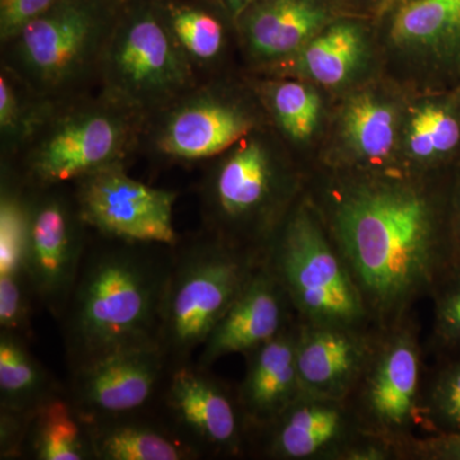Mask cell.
Returning <instances> with one entry per match:
<instances>
[{
  "mask_svg": "<svg viewBox=\"0 0 460 460\" xmlns=\"http://www.w3.org/2000/svg\"><path fill=\"white\" fill-rule=\"evenodd\" d=\"M22 459L93 460L89 423L66 392L33 411L23 438Z\"/></svg>",
  "mask_w": 460,
  "mask_h": 460,
  "instance_id": "d4e9b609",
  "label": "cell"
},
{
  "mask_svg": "<svg viewBox=\"0 0 460 460\" xmlns=\"http://www.w3.org/2000/svg\"><path fill=\"white\" fill-rule=\"evenodd\" d=\"M261 128L215 157L199 184L202 230L263 260L307 180Z\"/></svg>",
  "mask_w": 460,
  "mask_h": 460,
  "instance_id": "3957f363",
  "label": "cell"
},
{
  "mask_svg": "<svg viewBox=\"0 0 460 460\" xmlns=\"http://www.w3.org/2000/svg\"><path fill=\"white\" fill-rule=\"evenodd\" d=\"M174 246L90 230L65 307L56 320L69 372L111 354L157 344Z\"/></svg>",
  "mask_w": 460,
  "mask_h": 460,
  "instance_id": "7a4b0ae2",
  "label": "cell"
},
{
  "mask_svg": "<svg viewBox=\"0 0 460 460\" xmlns=\"http://www.w3.org/2000/svg\"><path fill=\"white\" fill-rule=\"evenodd\" d=\"M411 2H414V0H381L377 13L380 14V16L392 13L395 9L402 7V5L408 4V3Z\"/></svg>",
  "mask_w": 460,
  "mask_h": 460,
  "instance_id": "d590c367",
  "label": "cell"
},
{
  "mask_svg": "<svg viewBox=\"0 0 460 460\" xmlns=\"http://www.w3.org/2000/svg\"><path fill=\"white\" fill-rule=\"evenodd\" d=\"M423 358L420 321L413 313L381 329L370 361L345 399L362 431L395 445L398 453L420 426Z\"/></svg>",
  "mask_w": 460,
  "mask_h": 460,
  "instance_id": "9c48e42d",
  "label": "cell"
},
{
  "mask_svg": "<svg viewBox=\"0 0 460 460\" xmlns=\"http://www.w3.org/2000/svg\"><path fill=\"white\" fill-rule=\"evenodd\" d=\"M65 392L66 384L33 356L29 341L0 332V411L32 414Z\"/></svg>",
  "mask_w": 460,
  "mask_h": 460,
  "instance_id": "484cf974",
  "label": "cell"
},
{
  "mask_svg": "<svg viewBox=\"0 0 460 460\" xmlns=\"http://www.w3.org/2000/svg\"><path fill=\"white\" fill-rule=\"evenodd\" d=\"M153 411L199 460L248 456V429L237 385L195 359L169 368Z\"/></svg>",
  "mask_w": 460,
  "mask_h": 460,
  "instance_id": "8fae6325",
  "label": "cell"
},
{
  "mask_svg": "<svg viewBox=\"0 0 460 460\" xmlns=\"http://www.w3.org/2000/svg\"><path fill=\"white\" fill-rule=\"evenodd\" d=\"M262 261L202 229L181 238L174 246L157 334L169 368L193 361Z\"/></svg>",
  "mask_w": 460,
  "mask_h": 460,
  "instance_id": "5b68a950",
  "label": "cell"
},
{
  "mask_svg": "<svg viewBox=\"0 0 460 460\" xmlns=\"http://www.w3.org/2000/svg\"><path fill=\"white\" fill-rule=\"evenodd\" d=\"M146 115L102 93L58 102L25 150L2 171L31 190L75 181L126 164L141 146Z\"/></svg>",
  "mask_w": 460,
  "mask_h": 460,
  "instance_id": "277c9868",
  "label": "cell"
},
{
  "mask_svg": "<svg viewBox=\"0 0 460 460\" xmlns=\"http://www.w3.org/2000/svg\"><path fill=\"white\" fill-rule=\"evenodd\" d=\"M390 38L419 56L445 84H460V0H414L395 9Z\"/></svg>",
  "mask_w": 460,
  "mask_h": 460,
  "instance_id": "44dd1931",
  "label": "cell"
},
{
  "mask_svg": "<svg viewBox=\"0 0 460 460\" xmlns=\"http://www.w3.org/2000/svg\"><path fill=\"white\" fill-rule=\"evenodd\" d=\"M87 423L93 460H199L153 408Z\"/></svg>",
  "mask_w": 460,
  "mask_h": 460,
  "instance_id": "cb8c5ba5",
  "label": "cell"
},
{
  "mask_svg": "<svg viewBox=\"0 0 460 460\" xmlns=\"http://www.w3.org/2000/svg\"><path fill=\"white\" fill-rule=\"evenodd\" d=\"M429 298L434 314L429 349L435 358L460 356V257L441 274Z\"/></svg>",
  "mask_w": 460,
  "mask_h": 460,
  "instance_id": "4dcf8cb0",
  "label": "cell"
},
{
  "mask_svg": "<svg viewBox=\"0 0 460 460\" xmlns=\"http://www.w3.org/2000/svg\"><path fill=\"white\" fill-rule=\"evenodd\" d=\"M199 81L162 11L142 5L115 20L99 66L102 93L147 118Z\"/></svg>",
  "mask_w": 460,
  "mask_h": 460,
  "instance_id": "ba28073f",
  "label": "cell"
},
{
  "mask_svg": "<svg viewBox=\"0 0 460 460\" xmlns=\"http://www.w3.org/2000/svg\"><path fill=\"white\" fill-rule=\"evenodd\" d=\"M114 22L96 0H65L2 45V65L51 102L77 98L98 81Z\"/></svg>",
  "mask_w": 460,
  "mask_h": 460,
  "instance_id": "52a82bcc",
  "label": "cell"
},
{
  "mask_svg": "<svg viewBox=\"0 0 460 460\" xmlns=\"http://www.w3.org/2000/svg\"><path fill=\"white\" fill-rule=\"evenodd\" d=\"M402 117L395 100L366 89L345 102L339 117L341 157L332 168H387L399 164Z\"/></svg>",
  "mask_w": 460,
  "mask_h": 460,
  "instance_id": "ffe728a7",
  "label": "cell"
},
{
  "mask_svg": "<svg viewBox=\"0 0 460 460\" xmlns=\"http://www.w3.org/2000/svg\"><path fill=\"white\" fill-rule=\"evenodd\" d=\"M65 0H0V42L13 39L35 18L56 8Z\"/></svg>",
  "mask_w": 460,
  "mask_h": 460,
  "instance_id": "d6a6232c",
  "label": "cell"
},
{
  "mask_svg": "<svg viewBox=\"0 0 460 460\" xmlns=\"http://www.w3.org/2000/svg\"><path fill=\"white\" fill-rule=\"evenodd\" d=\"M376 326L313 325L299 321L296 367L302 392L345 401L376 348Z\"/></svg>",
  "mask_w": 460,
  "mask_h": 460,
  "instance_id": "e0dca14e",
  "label": "cell"
},
{
  "mask_svg": "<svg viewBox=\"0 0 460 460\" xmlns=\"http://www.w3.org/2000/svg\"><path fill=\"white\" fill-rule=\"evenodd\" d=\"M368 56V38L358 21L332 20L295 56L265 66L266 74H287L337 87L353 77Z\"/></svg>",
  "mask_w": 460,
  "mask_h": 460,
  "instance_id": "603a6c76",
  "label": "cell"
},
{
  "mask_svg": "<svg viewBox=\"0 0 460 460\" xmlns=\"http://www.w3.org/2000/svg\"><path fill=\"white\" fill-rule=\"evenodd\" d=\"M261 126L252 102L223 84L199 83L148 115L141 146L168 164L210 162Z\"/></svg>",
  "mask_w": 460,
  "mask_h": 460,
  "instance_id": "30bf717a",
  "label": "cell"
},
{
  "mask_svg": "<svg viewBox=\"0 0 460 460\" xmlns=\"http://www.w3.org/2000/svg\"><path fill=\"white\" fill-rule=\"evenodd\" d=\"M456 87H458L459 93H460V84H458V86H456Z\"/></svg>",
  "mask_w": 460,
  "mask_h": 460,
  "instance_id": "74e56055",
  "label": "cell"
},
{
  "mask_svg": "<svg viewBox=\"0 0 460 460\" xmlns=\"http://www.w3.org/2000/svg\"><path fill=\"white\" fill-rule=\"evenodd\" d=\"M296 319L286 289L262 261L206 339L196 362L213 367L224 357L246 356L278 337Z\"/></svg>",
  "mask_w": 460,
  "mask_h": 460,
  "instance_id": "2e32d148",
  "label": "cell"
},
{
  "mask_svg": "<svg viewBox=\"0 0 460 460\" xmlns=\"http://www.w3.org/2000/svg\"><path fill=\"white\" fill-rule=\"evenodd\" d=\"M262 107L288 140L310 141L320 126L323 102L313 86L290 77H271L256 86Z\"/></svg>",
  "mask_w": 460,
  "mask_h": 460,
  "instance_id": "83f0119b",
  "label": "cell"
},
{
  "mask_svg": "<svg viewBox=\"0 0 460 460\" xmlns=\"http://www.w3.org/2000/svg\"><path fill=\"white\" fill-rule=\"evenodd\" d=\"M57 104V102L39 95L20 75L2 65L0 138L5 164L13 162L25 150Z\"/></svg>",
  "mask_w": 460,
  "mask_h": 460,
  "instance_id": "4316f807",
  "label": "cell"
},
{
  "mask_svg": "<svg viewBox=\"0 0 460 460\" xmlns=\"http://www.w3.org/2000/svg\"><path fill=\"white\" fill-rule=\"evenodd\" d=\"M30 190V219L25 269L36 304L58 319L75 277L90 229L84 224L74 190L66 186Z\"/></svg>",
  "mask_w": 460,
  "mask_h": 460,
  "instance_id": "7c38bea8",
  "label": "cell"
},
{
  "mask_svg": "<svg viewBox=\"0 0 460 460\" xmlns=\"http://www.w3.org/2000/svg\"><path fill=\"white\" fill-rule=\"evenodd\" d=\"M449 213L454 251L460 257V163L450 172Z\"/></svg>",
  "mask_w": 460,
  "mask_h": 460,
  "instance_id": "e575fe53",
  "label": "cell"
},
{
  "mask_svg": "<svg viewBox=\"0 0 460 460\" xmlns=\"http://www.w3.org/2000/svg\"><path fill=\"white\" fill-rule=\"evenodd\" d=\"M401 460H460V435L414 436L399 449Z\"/></svg>",
  "mask_w": 460,
  "mask_h": 460,
  "instance_id": "836d02e7",
  "label": "cell"
},
{
  "mask_svg": "<svg viewBox=\"0 0 460 460\" xmlns=\"http://www.w3.org/2000/svg\"><path fill=\"white\" fill-rule=\"evenodd\" d=\"M299 320L278 337L247 353L246 372L237 384L239 404L250 435L265 428L302 394L296 367Z\"/></svg>",
  "mask_w": 460,
  "mask_h": 460,
  "instance_id": "d6986e66",
  "label": "cell"
},
{
  "mask_svg": "<svg viewBox=\"0 0 460 460\" xmlns=\"http://www.w3.org/2000/svg\"><path fill=\"white\" fill-rule=\"evenodd\" d=\"M401 166L426 174L450 172L460 163V93L441 89L402 118Z\"/></svg>",
  "mask_w": 460,
  "mask_h": 460,
  "instance_id": "7402d4cb",
  "label": "cell"
},
{
  "mask_svg": "<svg viewBox=\"0 0 460 460\" xmlns=\"http://www.w3.org/2000/svg\"><path fill=\"white\" fill-rule=\"evenodd\" d=\"M35 295L26 272L0 275V332L33 341L31 314Z\"/></svg>",
  "mask_w": 460,
  "mask_h": 460,
  "instance_id": "1f68e13d",
  "label": "cell"
},
{
  "mask_svg": "<svg viewBox=\"0 0 460 460\" xmlns=\"http://www.w3.org/2000/svg\"><path fill=\"white\" fill-rule=\"evenodd\" d=\"M233 17L237 18L255 0H223Z\"/></svg>",
  "mask_w": 460,
  "mask_h": 460,
  "instance_id": "8d00e7d4",
  "label": "cell"
},
{
  "mask_svg": "<svg viewBox=\"0 0 460 460\" xmlns=\"http://www.w3.org/2000/svg\"><path fill=\"white\" fill-rule=\"evenodd\" d=\"M450 172L332 168L307 181L305 193L378 329L416 313L456 259Z\"/></svg>",
  "mask_w": 460,
  "mask_h": 460,
  "instance_id": "6da1fadb",
  "label": "cell"
},
{
  "mask_svg": "<svg viewBox=\"0 0 460 460\" xmlns=\"http://www.w3.org/2000/svg\"><path fill=\"white\" fill-rule=\"evenodd\" d=\"M74 193L81 217L93 232L166 246L181 241L172 223L178 193L135 180L126 164L109 166L75 181Z\"/></svg>",
  "mask_w": 460,
  "mask_h": 460,
  "instance_id": "4fadbf2b",
  "label": "cell"
},
{
  "mask_svg": "<svg viewBox=\"0 0 460 460\" xmlns=\"http://www.w3.org/2000/svg\"><path fill=\"white\" fill-rule=\"evenodd\" d=\"M235 21L248 57L265 68L295 56L332 16L329 0H255Z\"/></svg>",
  "mask_w": 460,
  "mask_h": 460,
  "instance_id": "ac0fdd59",
  "label": "cell"
},
{
  "mask_svg": "<svg viewBox=\"0 0 460 460\" xmlns=\"http://www.w3.org/2000/svg\"><path fill=\"white\" fill-rule=\"evenodd\" d=\"M263 261L286 289L302 323L375 326L307 193L288 215Z\"/></svg>",
  "mask_w": 460,
  "mask_h": 460,
  "instance_id": "8992f818",
  "label": "cell"
},
{
  "mask_svg": "<svg viewBox=\"0 0 460 460\" xmlns=\"http://www.w3.org/2000/svg\"><path fill=\"white\" fill-rule=\"evenodd\" d=\"M168 371L159 345H142L69 372L66 394L87 422L148 410Z\"/></svg>",
  "mask_w": 460,
  "mask_h": 460,
  "instance_id": "9a60e30c",
  "label": "cell"
},
{
  "mask_svg": "<svg viewBox=\"0 0 460 460\" xmlns=\"http://www.w3.org/2000/svg\"><path fill=\"white\" fill-rule=\"evenodd\" d=\"M162 12L172 35L199 78L201 72L217 68L228 45L223 21L198 5L172 4Z\"/></svg>",
  "mask_w": 460,
  "mask_h": 460,
  "instance_id": "f1b7e54d",
  "label": "cell"
},
{
  "mask_svg": "<svg viewBox=\"0 0 460 460\" xmlns=\"http://www.w3.org/2000/svg\"><path fill=\"white\" fill-rule=\"evenodd\" d=\"M365 434L347 402L302 393L250 435L248 456L268 460H344Z\"/></svg>",
  "mask_w": 460,
  "mask_h": 460,
  "instance_id": "5bb4252c",
  "label": "cell"
},
{
  "mask_svg": "<svg viewBox=\"0 0 460 460\" xmlns=\"http://www.w3.org/2000/svg\"><path fill=\"white\" fill-rule=\"evenodd\" d=\"M419 419L429 435H460V356L436 358L426 368Z\"/></svg>",
  "mask_w": 460,
  "mask_h": 460,
  "instance_id": "f546056e",
  "label": "cell"
}]
</instances>
